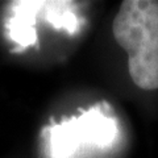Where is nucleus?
Masks as SVG:
<instances>
[{
	"label": "nucleus",
	"instance_id": "3",
	"mask_svg": "<svg viewBox=\"0 0 158 158\" xmlns=\"http://www.w3.org/2000/svg\"><path fill=\"white\" fill-rule=\"evenodd\" d=\"M42 2L33 0H21L11 3V17L6 24L8 37L16 42L19 49L16 52H23L29 46H36L38 42L36 21L41 13Z\"/></svg>",
	"mask_w": 158,
	"mask_h": 158
},
{
	"label": "nucleus",
	"instance_id": "2",
	"mask_svg": "<svg viewBox=\"0 0 158 158\" xmlns=\"http://www.w3.org/2000/svg\"><path fill=\"white\" fill-rule=\"evenodd\" d=\"M50 121L42 129L50 158H73L85 148L108 149L118 137L116 118L104 115L99 106H92L79 116L66 117L59 123Z\"/></svg>",
	"mask_w": 158,
	"mask_h": 158
},
{
	"label": "nucleus",
	"instance_id": "4",
	"mask_svg": "<svg viewBox=\"0 0 158 158\" xmlns=\"http://www.w3.org/2000/svg\"><path fill=\"white\" fill-rule=\"evenodd\" d=\"M42 17L54 29H63L75 34L81 28V20L74 12L73 2H42Z\"/></svg>",
	"mask_w": 158,
	"mask_h": 158
},
{
	"label": "nucleus",
	"instance_id": "1",
	"mask_svg": "<svg viewBox=\"0 0 158 158\" xmlns=\"http://www.w3.org/2000/svg\"><path fill=\"white\" fill-rule=\"evenodd\" d=\"M115 41L128 54V73L141 90H158V2L125 0L113 19Z\"/></svg>",
	"mask_w": 158,
	"mask_h": 158
}]
</instances>
